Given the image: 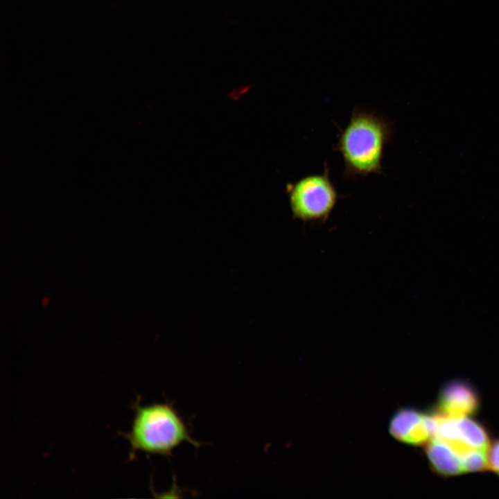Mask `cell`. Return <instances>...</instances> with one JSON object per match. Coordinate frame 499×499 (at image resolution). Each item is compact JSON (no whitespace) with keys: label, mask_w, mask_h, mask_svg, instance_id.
Here are the masks:
<instances>
[{"label":"cell","mask_w":499,"mask_h":499,"mask_svg":"<svg viewBox=\"0 0 499 499\" xmlns=\"http://www.w3.org/2000/svg\"><path fill=\"white\" fill-rule=\"evenodd\" d=\"M393 123L376 111L356 107L340 130L335 150L344 161V179L380 174L385 146L392 139Z\"/></svg>","instance_id":"obj_1"},{"label":"cell","mask_w":499,"mask_h":499,"mask_svg":"<svg viewBox=\"0 0 499 499\" xmlns=\"http://www.w3.org/2000/svg\"><path fill=\"white\" fill-rule=\"evenodd\" d=\"M459 442L471 448L488 451L489 441L486 430L467 417L457 418Z\"/></svg>","instance_id":"obj_7"},{"label":"cell","mask_w":499,"mask_h":499,"mask_svg":"<svg viewBox=\"0 0 499 499\" xmlns=\"http://www.w3.org/2000/svg\"><path fill=\"white\" fill-rule=\"evenodd\" d=\"M464 472L482 471L488 467L487 451L471 449L462 456Z\"/></svg>","instance_id":"obj_8"},{"label":"cell","mask_w":499,"mask_h":499,"mask_svg":"<svg viewBox=\"0 0 499 499\" xmlns=\"http://www.w3.org/2000/svg\"><path fill=\"white\" fill-rule=\"evenodd\" d=\"M438 412L451 417H464L474 414L479 406V399L471 384L462 380L446 383L439 396Z\"/></svg>","instance_id":"obj_5"},{"label":"cell","mask_w":499,"mask_h":499,"mask_svg":"<svg viewBox=\"0 0 499 499\" xmlns=\"http://www.w3.org/2000/svg\"><path fill=\"white\" fill-rule=\"evenodd\" d=\"M436 423L430 414L412 408H403L395 412L389 422L390 435L400 442L421 445L431 439Z\"/></svg>","instance_id":"obj_4"},{"label":"cell","mask_w":499,"mask_h":499,"mask_svg":"<svg viewBox=\"0 0 499 499\" xmlns=\"http://www.w3.org/2000/svg\"><path fill=\"white\" fill-rule=\"evenodd\" d=\"M286 191L293 218L305 223L325 222L338 200L327 168L323 173L306 175L288 184Z\"/></svg>","instance_id":"obj_3"},{"label":"cell","mask_w":499,"mask_h":499,"mask_svg":"<svg viewBox=\"0 0 499 499\" xmlns=\"http://www.w3.org/2000/svg\"><path fill=\"white\" fill-rule=\"evenodd\" d=\"M488 466L499 475V440L496 441L487 451Z\"/></svg>","instance_id":"obj_9"},{"label":"cell","mask_w":499,"mask_h":499,"mask_svg":"<svg viewBox=\"0 0 499 499\" xmlns=\"http://www.w3.org/2000/svg\"><path fill=\"white\" fill-rule=\"evenodd\" d=\"M134 416L130 430L123 435L130 445V458L137 452L170 456L183 442L195 447L201 443L194 439L183 418L170 403L134 405Z\"/></svg>","instance_id":"obj_2"},{"label":"cell","mask_w":499,"mask_h":499,"mask_svg":"<svg viewBox=\"0 0 499 499\" xmlns=\"http://www.w3.org/2000/svg\"><path fill=\"white\" fill-rule=\"evenodd\" d=\"M426 455L432 469L439 475L450 476L464 472L461 456L442 440L430 439L426 446Z\"/></svg>","instance_id":"obj_6"}]
</instances>
